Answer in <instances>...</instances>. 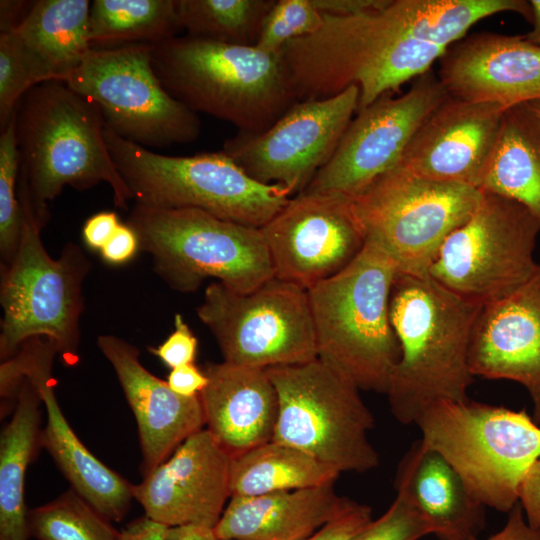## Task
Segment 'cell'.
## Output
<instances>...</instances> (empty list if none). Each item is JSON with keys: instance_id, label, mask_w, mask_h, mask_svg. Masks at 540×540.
<instances>
[{"instance_id": "6da1fadb", "label": "cell", "mask_w": 540, "mask_h": 540, "mask_svg": "<svg viewBox=\"0 0 540 540\" xmlns=\"http://www.w3.org/2000/svg\"><path fill=\"white\" fill-rule=\"evenodd\" d=\"M323 17L318 31L288 42L281 59L299 101L356 86L358 111L430 71L472 23L464 0H389L372 13Z\"/></svg>"}, {"instance_id": "7a4b0ae2", "label": "cell", "mask_w": 540, "mask_h": 540, "mask_svg": "<svg viewBox=\"0 0 540 540\" xmlns=\"http://www.w3.org/2000/svg\"><path fill=\"white\" fill-rule=\"evenodd\" d=\"M481 308L428 274H396L390 320L400 357L386 395L400 423H415L435 401L469 399L467 390L474 381L469 347Z\"/></svg>"}, {"instance_id": "3957f363", "label": "cell", "mask_w": 540, "mask_h": 540, "mask_svg": "<svg viewBox=\"0 0 540 540\" xmlns=\"http://www.w3.org/2000/svg\"><path fill=\"white\" fill-rule=\"evenodd\" d=\"M14 116L18 186L42 227L48 220V203L67 185L85 190L105 182L115 205L129 210L132 194L111 157L105 120L92 101L63 81L49 80L24 94Z\"/></svg>"}, {"instance_id": "277c9868", "label": "cell", "mask_w": 540, "mask_h": 540, "mask_svg": "<svg viewBox=\"0 0 540 540\" xmlns=\"http://www.w3.org/2000/svg\"><path fill=\"white\" fill-rule=\"evenodd\" d=\"M152 63L171 96L238 132L266 131L299 101L280 53L256 46L175 36L153 44Z\"/></svg>"}, {"instance_id": "5b68a950", "label": "cell", "mask_w": 540, "mask_h": 540, "mask_svg": "<svg viewBox=\"0 0 540 540\" xmlns=\"http://www.w3.org/2000/svg\"><path fill=\"white\" fill-rule=\"evenodd\" d=\"M394 262L366 242L343 270L307 290L317 358L360 390L387 394L400 347L390 320Z\"/></svg>"}, {"instance_id": "8992f818", "label": "cell", "mask_w": 540, "mask_h": 540, "mask_svg": "<svg viewBox=\"0 0 540 540\" xmlns=\"http://www.w3.org/2000/svg\"><path fill=\"white\" fill-rule=\"evenodd\" d=\"M18 199L22 217L19 245L12 261L1 267L0 358L5 361L28 339L44 336L63 363L72 366L78 361L82 288L91 263L73 243L64 246L59 258H52L41 241L43 227L19 186Z\"/></svg>"}, {"instance_id": "52a82bcc", "label": "cell", "mask_w": 540, "mask_h": 540, "mask_svg": "<svg viewBox=\"0 0 540 540\" xmlns=\"http://www.w3.org/2000/svg\"><path fill=\"white\" fill-rule=\"evenodd\" d=\"M111 157L136 203L192 208L220 219L261 228L290 200L278 184H263L223 152L168 156L128 141L105 125Z\"/></svg>"}, {"instance_id": "ba28073f", "label": "cell", "mask_w": 540, "mask_h": 540, "mask_svg": "<svg viewBox=\"0 0 540 540\" xmlns=\"http://www.w3.org/2000/svg\"><path fill=\"white\" fill-rule=\"evenodd\" d=\"M414 424L485 507L508 513L519 502L521 484L540 458V426L525 410L439 400Z\"/></svg>"}, {"instance_id": "9c48e42d", "label": "cell", "mask_w": 540, "mask_h": 540, "mask_svg": "<svg viewBox=\"0 0 540 540\" xmlns=\"http://www.w3.org/2000/svg\"><path fill=\"white\" fill-rule=\"evenodd\" d=\"M126 224L139 248L151 255L156 273L173 289L195 291L207 278L246 293L274 277L260 228L198 209L156 208L139 203Z\"/></svg>"}, {"instance_id": "30bf717a", "label": "cell", "mask_w": 540, "mask_h": 540, "mask_svg": "<svg viewBox=\"0 0 540 540\" xmlns=\"http://www.w3.org/2000/svg\"><path fill=\"white\" fill-rule=\"evenodd\" d=\"M278 395L273 440L295 447L339 473L378 466L369 440L374 416L360 389L318 358L265 369Z\"/></svg>"}, {"instance_id": "8fae6325", "label": "cell", "mask_w": 540, "mask_h": 540, "mask_svg": "<svg viewBox=\"0 0 540 540\" xmlns=\"http://www.w3.org/2000/svg\"><path fill=\"white\" fill-rule=\"evenodd\" d=\"M482 196L476 188L422 178L398 165L352 201L366 242L381 249L397 273L426 275L444 240Z\"/></svg>"}, {"instance_id": "7c38bea8", "label": "cell", "mask_w": 540, "mask_h": 540, "mask_svg": "<svg viewBox=\"0 0 540 540\" xmlns=\"http://www.w3.org/2000/svg\"><path fill=\"white\" fill-rule=\"evenodd\" d=\"M153 44L92 48L62 81L92 101L106 126L120 137L148 147L195 141L198 114L171 96L152 63Z\"/></svg>"}, {"instance_id": "4fadbf2b", "label": "cell", "mask_w": 540, "mask_h": 540, "mask_svg": "<svg viewBox=\"0 0 540 540\" xmlns=\"http://www.w3.org/2000/svg\"><path fill=\"white\" fill-rule=\"evenodd\" d=\"M224 362L259 369L317 359L307 290L272 277L241 293L214 281L196 308Z\"/></svg>"}, {"instance_id": "5bb4252c", "label": "cell", "mask_w": 540, "mask_h": 540, "mask_svg": "<svg viewBox=\"0 0 540 540\" xmlns=\"http://www.w3.org/2000/svg\"><path fill=\"white\" fill-rule=\"evenodd\" d=\"M540 223L520 203L490 193L441 245L428 275L468 300L484 305L528 281Z\"/></svg>"}, {"instance_id": "9a60e30c", "label": "cell", "mask_w": 540, "mask_h": 540, "mask_svg": "<svg viewBox=\"0 0 540 540\" xmlns=\"http://www.w3.org/2000/svg\"><path fill=\"white\" fill-rule=\"evenodd\" d=\"M448 96L430 70L405 93L384 95L359 110L329 161L302 192L357 197L400 164L419 128Z\"/></svg>"}, {"instance_id": "2e32d148", "label": "cell", "mask_w": 540, "mask_h": 540, "mask_svg": "<svg viewBox=\"0 0 540 540\" xmlns=\"http://www.w3.org/2000/svg\"><path fill=\"white\" fill-rule=\"evenodd\" d=\"M351 86L324 99L294 104L262 133L238 132L221 149L254 180L302 192L329 161L359 107Z\"/></svg>"}, {"instance_id": "e0dca14e", "label": "cell", "mask_w": 540, "mask_h": 540, "mask_svg": "<svg viewBox=\"0 0 540 540\" xmlns=\"http://www.w3.org/2000/svg\"><path fill=\"white\" fill-rule=\"evenodd\" d=\"M274 276L306 290L349 265L366 244L353 201L298 193L263 227Z\"/></svg>"}, {"instance_id": "ac0fdd59", "label": "cell", "mask_w": 540, "mask_h": 540, "mask_svg": "<svg viewBox=\"0 0 540 540\" xmlns=\"http://www.w3.org/2000/svg\"><path fill=\"white\" fill-rule=\"evenodd\" d=\"M56 354L55 346L47 339H28L1 364L0 389L14 392L24 378L34 384L47 416L40 446L49 452L76 493L108 520L119 522L130 508L132 484L98 460L66 420L54 391L52 365Z\"/></svg>"}, {"instance_id": "d6986e66", "label": "cell", "mask_w": 540, "mask_h": 540, "mask_svg": "<svg viewBox=\"0 0 540 540\" xmlns=\"http://www.w3.org/2000/svg\"><path fill=\"white\" fill-rule=\"evenodd\" d=\"M231 460L211 433L201 429L132 485L133 498L147 517L167 527L213 529L231 497Z\"/></svg>"}, {"instance_id": "ffe728a7", "label": "cell", "mask_w": 540, "mask_h": 540, "mask_svg": "<svg viewBox=\"0 0 540 540\" xmlns=\"http://www.w3.org/2000/svg\"><path fill=\"white\" fill-rule=\"evenodd\" d=\"M504 111L449 95L419 128L399 165L422 178L479 190Z\"/></svg>"}, {"instance_id": "44dd1931", "label": "cell", "mask_w": 540, "mask_h": 540, "mask_svg": "<svg viewBox=\"0 0 540 540\" xmlns=\"http://www.w3.org/2000/svg\"><path fill=\"white\" fill-rule=\"evenodd\" d=\"M439 62L438 78L452 97L505 110L540 100V46L523 35L465 36Z\"/></svg>"}, {"instance_id": "7402d4cb", "label": "cell", "mask_w": 540, "mask_h": 540, "mask_svg": "<svg viewBox=\"0 0 540 540\" xmlns=\"http://www.w3.org/2000/svg\"><path fill=\"white\" fill-rule=\"evenodd\" d=\"M473 376L525 387L540 426V265L509 295L482 305L469 347Z\"/></svg>"}, {"instance_id": "603a6c76", "label": "cell", "mask_w": 540, "mask_h": 540, "mask_svg": "<svg viewBox=\"0 0 540 540\" xmlns=\"http://www.w3.org/2000/svg\"><path fill=\"white\" fill-rule=\"evenodd\" d=\"M97 345L112 365L135 416L143 476L152 472L189 436L203 429L200 397H183L150 373L139 360V350L111 334L99 335Z\"/></svg>"}, {"instance_id": "cb8c5ba5", "label": "cell", "mask_w": 540, "mask_h": 540, "mask_svg": "<svg viewBox=\"0 0 540 540\" xmlns=\"http://www.w3.org/2000/svg\"><path fill=\"white\" fill-rule=\"evenodd\" d=\"M204 373L208 384L199 397L206 429L232 458L273 440L279 400L265 369L223 361Z\"/></svg>"}, {"instance_id": "d4e9b609", "label": "cell", "mask_w": 540, "mask_h": 540, "mask_svg": "<svg viewBox=\"0 0 540 540\" xmlns=\"http://www.w3.org/2000/svg\"><path fill=\"white\" fill-rule=\"evenodd\" d=\"M334 484L231 496L214 534L217 540H306L350 504Z\"/></svg>"}, {"instance_id": "484cf974", "label": "cell", "mask_w": 540, "mask_h": 540, "mask_svg": "<svg viewBox=\"0 0 540 540\" xmlns=\"http://www.w3.org/2000/svg\"><path fill=\"white\" fill-rule=\"evenodd\" d=\"M395 489L409 498L439 540H475L485 526V506L455 468L421 439L400 460Z\"/></svg>"}, {"instance_id": "4316f807", "label": "cell", "mask_w": 540, "mask_h": 540, "mask_svg": "<svg viewBox=\"0 0 540 540\" xmlns=\"http://www.w3.org/2000/svg\"><path fill=\"white\" fill-rule=\"evenodd\" d=\"M88 0H38L15 31L42 82L62 81L92 49Z\"/></svg>"}, {"instance_id": "83f0119b", "label": "cell", "mask_w": 540, "mask_h": 540, "mask_svg": "<svg viewBox=\"0 0 540 540\" xmlns=\"http://www.w3.org/2000/svg\"><path fill=\"white\" fill-rule=\"evenodd\" d=\"M479 190L520 203L540 223V117L527 103L504 111Z\"/></svg>"}, {"instance_id": "f1b7e54d", "label": "cell", "mask_w": 540, "mask_h": 540, "mask_svg": "<svg viewBox=\"0 0 540 540\" xmlns=\"http://www.w3.org/2000/svg\"><path fill=\"white\" fill-rule=\"evenodd\" d=\"M41 396L27 378L0 436V540H29L24 501L26 469L40 446Z\"/></svg>"}, {"instance_id": "f546056e", "label": "cell", "mask_w": 540, "mask_h": 540, "mask_svg": "<svg viewBox=\"0 0 540 540\" xmlns=\"http://www.w3.org/2000/svg\"><path fill=\"white\" fill-rule=\"evenodd\" d=\"M339 472L309 454L274 440L232 458L231 496H259L335 482Z\"/></svg>"}, {"instance_id": "4dcf8cb0", "label": "cell", "mask_w": 540, "mask_h": 540, "mask_svg": "<svg viewBox=\"0 0 540 540\" xmlns=\"http://www.w3.org/2000/svg\"><path fill=\"white\" fill-rule=\"evenodd\" d=\"M181 30L176 0H94L89 13L92 48L158 44Z\"/></svg>"}, {"instance_id": "1f68e13d", "label": "cell", "mask_w": 540, "mask_h": 540, "mask_svg": "<svg viewBox=\"0 0 540 540\" xmlns=\"http://www.w3.org/2000/svg\"><path fill=\"white\" fill-rule=\"evenodd\" d=\"M275 0H176L179 26L187 35L255 46Z\"/></svg>"}, {"instance_id": "d6a6232c", "label": "cell", "mask_w": 540, "mask_h": 540, "mask_svg": "<svg viewBox=\"0 0 540 540\" xmlns=\"http://www.w3.org/2000/svg\"><path fill=\"white\" fill-rule=\"evenodd\" d=\"M27 522L37 540H120L121 534L72 488L29 510Z\"/></svg>"}, {"instance_id": "836d02e7", "label": "cell", "mask_w": 540, "mask_h": 540, "mask_svg": "<svg viewBox=\"0 0 540 540\" xmlns=\"http://www.w3.org/2000/svg\"><path fill=\"white\" fill-rule=\"evenodd\" d=\"M20 170L13 114L0 135V253L1 267L14 258L21 235L22 217L18 199Z\"/></svg>"}, {"instance_id": "e575fe53", "label": "cell", "mask_w": 540, "mask_h": 540, "mask_svg": "<svg viewBox=\"0 0 540 540\" xmlns=\"http://www.w3.org/2000/svg\"><path fill=\"white\" fill-rule=\"evenodd\" d=\"M323 22L324 17L313 0H275L255 46L266 53L277 54L288 42L318 31Z\"/></svg>"}, {"instance_id": "d590c367", "label": "cell", "mask_w": 540, "mask_h": 540, "mask_svg": "<svg viewBox=\"0 0 540 540\" xmlns=\"http://www.w3.org/2000/svg\"><path fill=\"white\" fill-rule=\"evenodd\" d=\"M41 82L18 34L0 33L1 130L11 120L24 94Z\"/></svg>"}, {"instance_id": "8d00e7d4", "label": "cell", "mask_w": 540, "mask_h": 540, "mask_svg": "<svg viewBox=\"0 0 540 540\" xmlns=\"http://www.w3.org/2000/svg\"><path fill=\"white\" fill-rule=\"evenodd\" d=\"M432 534L430 525L407 496L397 492L388 510L348 540H418Z\"/></svg>"}, {"instance_id": "74e56055", "label": "cell", "mask_w": 540, "mask_h": 540, "mask_svg": "<svg viewBox=\"0 0 540 540\" xmlns=\"http://www.w3.org/2000/svg\"><path fill=\"white\" fill-rule=\"evenodd\" d=\"M174 331L158 347L149 348L166 366L173 369L194 363L198 341L181 314L174 317Z\"/></svg>"}, {"instance_id": "f35d334b", "label": "cell", "mask_w": 540, "mask_h": 540, "mask_svg": "<svg viewBox=\"0 0 540 540\" xmlns=\"http://www.w3.org/2000/svg\"><path fill=\"white\" fill-rule=\"evenodd\" d=\"M371 520V508L351 500L338 516L306 540H348Z\"/></svg>"}, {"instance_id": "ab89813d", "label": "cell", "mask_w": 540, "mask_h": 540, "mask_svg": "<svg viewBox=\"0 0 540 540\" xmlns=\"http://www.w3.org/2000/svg\"><path fill=\"white\" fill-rule=\"evenodd\" d=\"M139 248L135 231L127 224H120L100 249L102 258L110 264H122L132 259Z\"/></svg>"}, {"instance_id": "60d3db41", "label": "cell", "mask_w": 540, "mask_h": 540, "mask_svg": "<svg viewBox=\"0 0 540 540\" xmlns=\"http://www.w3.org/2000/svg\"><path fill=\"white\" fill-rule=\"evenodd\" d=\"M519 503L528 524L540 530V458L531 466L521 484Z\"/></svg>"}, {"instance_id": "b9f144b4", "label": "cell", "mask_w": 540, "mask_h": 540, "mask_svg": "<svg viewBox=\"0 0 540 540\" xmlns=\"http://www.w3.org/2000/svg\"><path fill=\"white\" fill-rule=\"evenodd\" d=\"M120 224L115 212L96 213L88 218L83 225V240L88 247L100 250L113 236Z\"/></svg>"}, {"instance_id": "7bdbcfd3", "label": "cell", "mask_w": 540, "mask_h": 540, "mask_svg": "<svg viewBox=\"0 0 540 540\" xmlns=\"http://www.w3.org/2000/svg\"><path fill=\"white\" fill-rule=\"evenodd\" d=\"M167 383L183 397H196L208 384V377L194 363L171 369Z\"/></svg>"}, {"instance_id": "ee69618b", "label": "cell", "mask_w": 540, "mask_h": 540, "mask_svg": "<svg viewBox=\"0 0 540 540\" xmlns=\"http://www.w3.org/2000/svg\"><path fill=\"white\" fill-rule=\"evenodd\" d=\"M389 0H313L322 15L357 16L375 12L388 4Z\"/></svg>"}, {"instance_id": "f6af8a7d", "label": "cell", "mask_w": 540, "mask_h": 540, "mask_svg": "<svg viewBox=\"0 0 540 540\" xmlns=\"http://www.w3.org/2000/svg\"><path fill=\"white\" fill-rule=\"evenodd\" d=\"M483 540H540V530L528 524L522 506L518 502L508 512V519L504 527L496 534Z\"/></svg>"}, {"instance_id": "bcb514c9", "label": "cell", "mask_w": 540, "mask_h": 540, "mask_svg": "<svg viewBox=\"0 0 540 540\" xmlns=\"http://www.w3.org/2000/svg\"><path fill=\"white\" fill-rule=\"evenodd\" d=\"M168 528L145 515L128 523L120 531V540H166Z\"/></svg>"}, {"instance_id": "7dc6e473", "label": "cell", "mask_w": 540, "mask_h": 540, "mask_svg": "<svg viewBox=\"0 0 540 540\" xmlns=\"http://www.w3.org/2000/svg\"><path fill=\"white\" fill-rule=\"evenodd\" d=\"M34 1H0V33L16 31L29 13Z\"/></svg>"}, {"instance_id": "c3c4849f", "label": "cell", "mask_w": 540, "mask_h": 540, "mask_svg": "<svg viewBox=\"0 0 540 540\" xmlns=\"http://www.w3.org/2000/svg\"><path fill=\"white\" fill-rule=\"evenodd\" d=\"M166 540H217V538L211 528L198 525H184L169 527Z\"/></svg>"}, {"instance_id": "681fc988", "label": "cell", "mask_w": 540, "mask_h": 540, "mask_svg": "<svg viewBox=\"0 0 540 540\" xmlns=\"http://www.w3.org/2000/svg\"><path fill=\"white\" fill-rule=\"evenodd\" d=\"M529 3L532 9V29L523 37L527 41L540 46V0H530Z\"/></svg>"}, {"instance_id": "f907efd6", "label": "cell", "mask_w": 540, "mask_h": 540, "mask_svg": "<svg viewBox=\"0 0 540 540\" xmlns=\"http://www.w3.org/2000/svg\"><path fill=\"white\" fill-rule=\"evenodd\" d=\"M533 112L540 117V100L527 103Z\"/></svg>"}]
</instances>
